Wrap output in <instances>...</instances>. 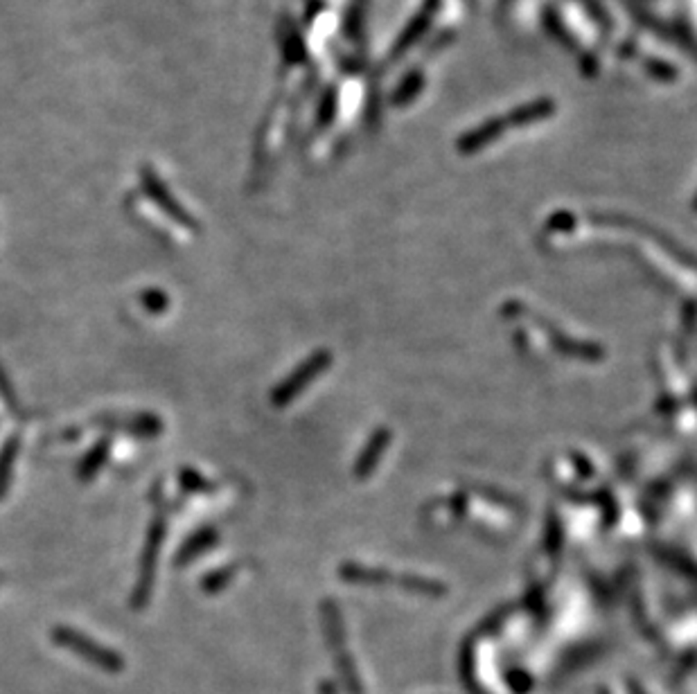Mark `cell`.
I'll list each match as a JSON object with an SVG mask.
<instances>
[{
  "label": "cell",
  "mask_w": 697,
  "mask_h": 694,
  "mask_svg": "<svg viewBox=\"0 0 697 694\" xmlns=\"http://www.w3.org/2000/svg\"><path fill=\"white\" fill-rule=\"evenodd\" d=\"M165 534H167L165 516L156 514L152 523H149L143 552H140L138 575H135L134 591H131V609L134 611H143L144 606L149 605V600H152L153 582H156L158 557H161V548H163V541H165Z\"/></svg>",
  "instance_id": "obj_1"
},
{
  "label": "cell",
  "mask_w": 697,
  "mask_h": 694,
  "mask_svg": "<svg viewBox=\"0 0 697 694\" xmlns=\"http://www.w3.org/2000/svg\"><path fill=\"white\" fill-rule=\"evenodd\" d=\"M52 643L54 645L63 647V650L72 652V654H77L79 659L88 661L90 665L104 670V672L116 674L125 670V659H122L116 650H111V647L107 645H99V643H95L93 638L77 632V629L72 627H54Z\"/></svg>",
  "instance_id": "obj_2"
},
{
  "label": "cell",
  "mask_w": 697,
  "mask_h": 694,
  "mask_svg": "<svg viewBox=\"0 0 697 694\" xmlns=\"http://www.w3.org/2000/svg\"><path fill=\"white\" fill-rule=\"evenodd\" d=\"M98 429L113 430V433L135 435V438H156L163 433V420L152 412H107L95 417Z\"/></svg>",
  "instance_id": "obj_3"
},
{
  "label": "cell",
  "mask_w": 697,
  "mask_h": 694,
  "mask_svg": "<svg viewBox=\"0 0 697 694\" xmlns=\"http://www.w3.org/2000/svg\"><path fill=\"white\" fill-rule=\"evenodd\" d=\"M328 363H330L328 352H316L314 356L307 358L302 366H298L296 370H293L292 375H289L287 379H284L283 384H280L278 388L274 390V394H271V402H274V406H287V403L292 402V399L296 397V394L301 393L302 388H307V384H310L311 379H316V376H319L321 372L328 367Z\"/></svg>",
  "instance_id": "obj_4"
},
{
  "label": "cell",
  "mask_w": 697,
  "mask_h": 694,
  "mask_svg": "<svg viewBox=\"0 0 697 694\" xmlns=\"http://www.w3.org/2000/svg\"><path fill=\"white\" fill-rule=\"evenodd\" d=\"M217 543H219V532H217L215 528L197 530V532L190 534V537L183 541V546L179 548V552H176L174 557V564L179 566V569H183V566H188L190 561L201 557L203 552L212 551Z\"/></svg>",
  "instance_id": "obj_5"
},
{
  "label": "cell",
  "mask_w": 697,
  "mask_h": 694,
  "mask_svg": "<svg viewBox=\"0 0 697 694\" xmlns=\"http://www.w3.org/2000/svg\"><path fill=\"white\" fill-rule=\"evenodd\" d=\"M108 451H111V442H108L107 438H102L84 458H81L79 467H77V478H79L81 483L93 480L95 476H98V471L107 465Z\"/></svg>",
  "instance_id": "obj_6"
},
{
  "label": "cell",
  "mask_w": 697,
  "mask_h": 694,
  "mask_svg": "<svg viewBox=\"0 0 697 694\" xmlns=\"http://www.w3.org/2000/svg\"><path fill=\"white\" fill-rule=\"evenodd\" d=\"M18 451H21V435H12L0 449V501L7 496L9 483H12L14 467H16Z\"/></svg>",
  "instance_id": "obj_7"
},
{
  "label": "cell",
  "mask_w": 697,
  "mask_h": 694,
  "mask_svg": "<svg viewBox=\"0 0 697 694\" xmlns=\"http://www.w3.org/2000/svg\"><path fill=\"white\" fill-rule=\"evenodd\" d=\"M179 485L185 494H210L215 492V485L210 480L203 478L192 467H181L179 469Z\"/></svg>",
  "instance_id": "obj_8"
},
{
  "label": "cell",
  "mask_w": 697,
  "mask_h": 694,
  "mask_svg": "<svg viewBox=\"0 0 697 694\" xmlns=\"http://www.w3.org/2000/svg\"><path fill=\"white\" fill-rule=\"evenodd\" d=\"M235 575H237V566H235V564L221 566V569H217V570H212V573L203 575V579H201L203 593L212 596V593L224 591V588L228 587L230 579H233Z\"/></svg>",
  "instance_id": "obj_9"
},
{
  "label": "cell",
  "mask_w": 697,
  "mask_h": 694,
  "mask_svg": "<svg viewBox=\"0 0 697 694\" xmlns=\"http://www.w3.org/2000/svg\"><path fill=\"white\" fill-rule=\"evenodd\" d=\"M140 302H143L144 310L153 316L163 314V311L170 307V298H167V293L161 291V289H147V291L140 296Z\"/></svg>",
  "instance_id": "obj_10"
},
{
  "label": "cell",
  "mask_w": 697,
  "mask_h": 694,
  "mask_svg": "<svg viewBox=\"0 0 697 694\" xmlns=\"http://www.w3.org/2000/svg\"><path fill=\"white\" fill-rule=\"evenodd\" d=\"M0 397H3V402L7 403L9 411H18V402H16V394H14V390L9 388L7 379H5V372L0 370Z\"/></svg>",
  "instance_id": "obj_11"
},
{
  "label": "cell",
  "mask_w": 697,
  "mask_h": 694,
  "mask_svg": "<svg viewBox=\"0 0 697 694\" xmlns=\"http://www.w3.org/2000/svg\"><path fill=\"white\" fill-rule=\"evenodd\" d=\"M0 579H3V575H0Z\"/></svg>",
  "instance_id": "obj_12"
}]
</instances>
